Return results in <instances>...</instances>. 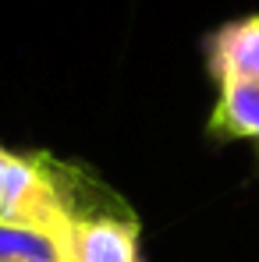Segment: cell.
<instances>
[{
	"label": "cell",
	"mask_w": 259,
	"mask_h": 262,
	"mask_svg": "<svg viewBox=\"0 0 259 262\" xmlns=\"http://www.w3.org/2000/svg\"><path fill=\"white\" fill-rule=\"evenodd\" d=\"M210 135L216 138H249L259 145V82L220 85L210 114Z\"/></svg>",
	"instance_id": "3957f363"
},
{
	"label": "cell",
	"mask_w": 259,
	"mask_h": 262,
	"mask_svg": "<svg viewBox=\"0 0 259 262\" xmlns=\"http://www.w3.org/2000/svg\"><path fill=\"white\" fill-rule=\"evenodd\" d=\"M206 60L216 85L259 82V14L220 25L206 43Z\"/></svg>",
	"instance_id": "7a4b0ae2"
},
{
	"label": "cell",
	"mask_w": 259,
	"mask_h": 262,
	"mask_svg": "<svg viewBox=\"0 0 259 262\" xmlns=\"http://www.w3.org/2000/svg\"><path fill=\"white\" fill-rule=\"evenodd\" d=\"M0 262H64L61 241L43 230L0 223Z\"/></svg>",
	"instance_id": "277c9868"
},
{
	"label": "cell",
	"mask_w": 259,
	"mask_h": 262,
	"mask_svg": "<svg viewBox=\"0 0 259 262\" xmlns=\"http://www.w3.org/2000/svg\"><path fill=\"white\" fill-rule=\"evenodd\" d=\"M61 252L64 262H138L142 227L128 206L117 195H110L71 220Z\"/></svg>",
	"instance_id": "6da1fadb"
}]
</instances>
